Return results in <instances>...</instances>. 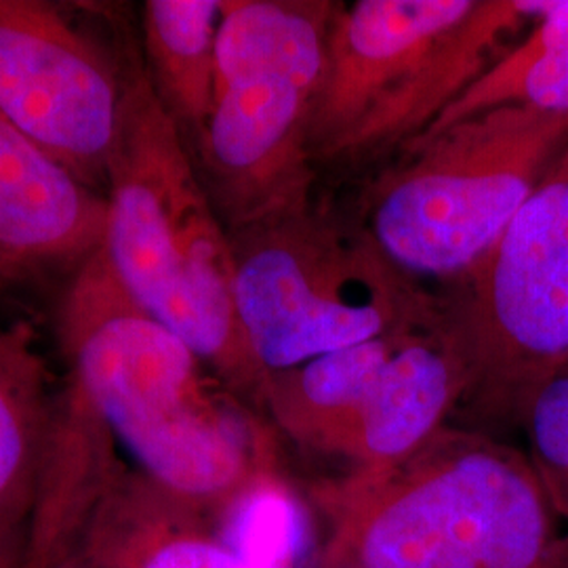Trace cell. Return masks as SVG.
Returning a JSON list of instances; mask_svg holds the SVG:
<instances>
[{
  "label": "cell",
  "mask_w": 568,
  "mask_h": 568,
  "mask_svg": "<svg viewBox=\"0 0 568 568\" xmlns=\"http://www.w3.org/2000/svg\"><path fill=\"white\" fill-rule=\"evenodd\" d=\"M58 339L68 382L143 476L211 520L278 471L260 410L126 297L102 248L65 281Z\"/></svg>",
  "instance_id": "6da1fadb"
},
{
  "label": "cell",
  "mask_w": 568,
  "mask_h": 568,
  "mask_svg": "<svg viewBox=\"0 0 568 568\" xmlns=\"http://www.w3.org/2000/svg\"><path fill=\"white\" fill-rule=\"evenodd\" d=\"M124 105L108 164L102 251L126 297L166 326L244 403L264 410L267 375L236 316L230 234L178 126L122 37Z\"/></svg>",
  "instance_id": "7a4b0ae2"
},
{
  "label": "cell",
  "mask_w": 568,
  "mask_h": 568,
  "mask_svg": "<svg viewBox=\"0 0 568 568\" xmlns=\"http://www.w3.org/2000/svg\"><path fill=\"white\" fill-rule=\"evenodd\" d=\"M337 2L224 0L217 84L194 152L225 227L310 209V119Z\"/></svg>",
  "instance_id": "3957f363"
},
{
  "label": "cell",
  "mask_w": 568,
  "mask_h": 568,
  "mask_svg": "<svg viewBox=\"0 0 568 568\" xmlns=\"http://www.w3.org/2000/svg\"><path fill=\"white\" fill-rule=\"evenodd\" d=\"M568 142V114L506 105L400 148L363 199L366 236L406 276L459 281Z\"/></svg>",
  "instance_id": "277c9868"
},
{
  "label": "cell",
  "mask_w": 568,
  "mask_h": 568,
  "mask_svg": "<svg viewBox=\"0 0 568 568\" xmlns=\"http://www.w3.org/2000/svg\"><path fill=\"white\" fill-rule=\"evenodd\" d=\"M244 339L265 375L432 321L440 304L365 230L312 209L227 230Z\"/></svg>",
  "instance_id": "5b68a950"
},
{
  "label": "cell",
  "mask_w": 568,
  "mask_h": 568,
  "mask_svg": "<svg viewBox=\"0 0 568 568\" xmlns=\"http://www.w3.org/2000/svg\"><path fill=\"white\" fill-rule=\"evenodd\" d=\"M457 283L443 310L466 354L469 394L488 415L523 424L535 394L568 363V142Z\"/></svg>",
  "instance_id": "8992f818"
},
{
  "label": "cell",
  "mask_w": 568,
  "mask_h": 568,
  "mask_svg": "<svg viewBox=\"0 0 568 568\" xmlns=\"http://www.w3.org/2000/svg\"><path fill=\"white\" fill-rule=\"evenodd\" d=\"M122 105V37L95 39L53 2L0 0V112L103 196Z\"/></svg>",
  "instance_id": "52a82bcc"
},
{
  "label": "cell",
  "mask_w": 568,
  "mask_h": 568,
  "mask_svg": "<svg viewBox=\"0 0 568 568\" xmlns=\"http://www.w3.org/2000/svg\"><path fill=\"white\" fill-rule=\"evenodd\" d=\"M476 0L337 2L310 119L314 163H347L352 150Z\"/></svg>",
  "instance_id": "ba28073f"
},
{
  "label": "cell",
  "mask_w": 568,
  "mask_h": 568,
  "mask_svg": "<svg viewBox=\"0 0 568 568\" xmlns=\"http://www.w3.org/2000/svg\"><path fill=\"white\" fill-rule=\"evenodd\" d=\"M469 386L466 354L440 305V314L400 345L365 400L318 453L345 459L349 469L396 466L445 429Z\"/></svg>",
  "instance_id": "9c48e42d"
},
{
  "label": "cell",
  "mask_w": 568,
  "mask_h": 568,
  "mask_svg": "<svg viewBox=\"0 0 568 568\" xmlns=\"http://www.w3.org/2000/svg\"><path fill=\"white\" fill-rule=\"evenodd\" d=\"M105 196L79 182L0 112V257L30 281L72 278L100 253Z\"/></svg>",
  "instance_id": "30bf717a"
},
{
  "label": "cell",
  "mask_w": 568,
  "mask_h": 568,
  "mask_svg": "<svg viewBox=\"0 0 568 568\" xmlns=\"http://www.w3.org/2000/svg\"><path fill=\"white\" fill-rule=\"evenodd\" d=\"M61 387L28 323H0V568H23L60 413Z\"/></svg>",
  "instance_id": "8fae6325"
},
{
  "label": "cell",
  "mask_w": 568,
  "mask_h": 568,
  "mask_svg": "<svg viewBox=\"0 0 568 568\" xmlns=\"http://www.w3.org/2000/svg\"><path fill=\"white\" fill-rule=\"evenodd\" d=\"M82 568H253L213 520L138 467H116L79 548Z\"/></svg>",
  "instance_id": "7c38bea8"
},
{
  "label": "cell",
  "mask_w": 568,
  "mask_h": 568,
  "mask_svg": "<svg viewBox=\"0 0 568 568\" xmlns=\"http://www.w3.org/2000/svg\"><path fill=\"white\" fill-rule=\"evenodd\" d=\"M222 13L224 0H145L140 13L145 79L192 156L215 102Z\"/></svg>",
  "instance_id": "4fadbf2b"
},
{
  "label": "cell",
  "mask_w": 568,
  "mask_h": 568,
  "mask_svg": "<svg viewBox=\"0 0 568 568\" xmlns=\"http://www.w3.org/2000/svg\"><path fill=\"white\" fill-rule=\"evenodd\" d=\"M427 323L326 352L300 366L272 373L265 384V413L295 445L318 453L326 438L365 400L400 345Z\"/></svg>",
  "instance_id": "5bb4252c"
},
{
  "label": "cell",
  "mask_w": 568,
  "mask_h": 568,
  "mask_svg": "<svg viewBox=\"0 0 568 568\" xmlns=\"http://www.w3.org/2000/svg\"><path fill=\"white\" fill-rule=\"evenodd\" d=\"M506 105L568 114V0H544L525 41L511 44L415 140Z\"/></svg>",
  "instance_id": "9a60e30c"
},
{
  "label": "cell",
  "mask_w": 568,
  "mask_h": 568,
  "mask_svg": "<svg viewBox=\"0 0 568 568\" xmlns=\"http://www.w3.org/2000/svg\"><path fill=\"white\" fill-rule=\"evenodd\" d=\"M523 426L551 508L568 525V371L549 379L530 400Z\"/></svg>",
  "instance_id": "2e32d148"
},
{
  "label": "cell",
  "mask_w": 568,
  "mask_h": 568,
  "mask_svg": "<svg viewBox=\"0 0 568 568\" xmlns=\"http://www.w3.org/2000/svg\"><path fill=\"white\" fill-rule=\"evenodd\" d=\"M32 283L21 270L0 257V300L16 293L23 284Z\"/></svg>",
  "instance_id": "e0dca14e"
},
{
  "label": "cell",
  "mask_w": 568,
  "mask_h": 568,
  "mask_svg": "<svg viewBox=\"0 0 568 568\" xmlns=\"http://www.w3.org/2000/svg\"><path fill=\"white\" fill-rule=\"evenodd\" d=\"M81 548V546H79ZM23 568H82L81 558H79V549H74V551H70V554H65V556H61L58 558L53 565H42V562H34V560H30V565L26 562Z\"/></svg>",
  "instance_id": "ac0fdd59"
},
{
  "label": "cell",
  "mask_w": 568,
  "mask_h": 568,
  "mask_svg": "<svg viewBox=\"0 0 568 568\" xmlns=\"http://www.w3.org/2000/svg\"><path fill=\"white\" fill-rule=\"evenodd\" d=\"M321 568H358L347 562H321Z\"/></svg>",
  "instance_id": "d6986e66"
},
{
  "label": "cell",
  "mask_w": 568,
  "mask_h": 568,
  "mask_svg": "<svg viewBox=\"0 0 568 568\" xmlns=\"http://www.w3.org/2000/svg\"><path fill=\"white\" fill-rule=\"evenodd\" d=\"M568 371V363H567V366H565V368H562V371H560V373H567ZM560 373H558V375H560Z\"/></svg>",
  "instance_id": "ffe728a7"
}]
</instances>
